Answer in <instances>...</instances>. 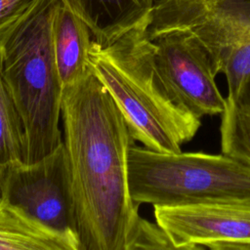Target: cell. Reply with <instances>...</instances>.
I'll list each match as a JSON object with an SVG mask.
<instances>
[{"mask_svg": "<svg viewBox=\"0 0 250 250\" xmlns=\"http://www.w3.org/2000/svg\"><path fill=\"white\" fill-rule=\"evenodd\" d=\"M0 196L80 250L70 170L63 142L44 157L0 167Z\"/></svg>", "mask_w": 250, "mask_h": 250, "instance_id": "obj_5", "label": "cell"}, {"mask_svg": "<svg viewBox=\"0 0 250 250\" xmlns=\"http://www.w3.org/2000/svg\"><path fill=\"white\" fill-rule=\"evenodd\" d=\"M0 250H73L0 196Z\"/></svg>", "mask_w": 250, "mask_h": 250, "instance_id": "obj_11", "label": "cell"}, {"mask_svg": "<svg viewBox=\"0 0 250 250\" xmlns=\"http://www.w3.org/2000/svg\"><path fill=\"white\" fill-rule=\"evenodd\" d=\"M170 30H187L209 52L221 73L229 57L250 42V6L242 0H157L146 33L150 40Z\"/></svg>", "mask_w": 250, "mask_h": 250, "instance_id": "obj_7", "label": "cell"}, {"mask_svg": "<svg viewBox=\"0 0 250 250\" xmlns=\"http://www.w3.org/2000/svg\"><path fill=\"white\" fill-rule=\"evenodd\" d=\"M25 149L21 118L0 65V167L23 161Z\"/></svg>", "mask_w": 250, "mask_h": 250, "instance_id": "obj_13", "label": "cell"}, {"mask_svg": "<svg viewBox=\"0 0 250 250\" xmlns=\"http://www.w3.org/2000/svg\"><path fill=\"white\" fill-rule=\"evenodd\" d=\"M221 114L222 153L250 164V76L236 95L225 98Z\"/></svg>", "mask_w": 250, "mask_h": 250, "instance_id": "obj_12", "label": "cell"}, {"mask_svg": "<svg viewBox=\"0 0 250 250\" xmlns=\"http://www.w3.org/2000/svg\"><path fill=\"white\" fill-rule=\"evenodd\" d=\"M40 0H0V41Z\"/></svg>", "mask_w": 250, "mask_h": 250, "instance_id": "obj_14", "label": "cell"}, {"mask_svg": "<svg viewBox=\"0 0 250 250\" xmlns=\"http://www.w3.org/2000/svg\"><path fill=\"white\" fill-rule=\"evenodd\" d=\"M128 184L137 204L250 205V164L226 154L163 153L133 142Z\"/></svg>", "mask_w": 250, "mask_h": 250, "instance_id": "obj_4", "label": "cell"}, {"mask_svg": "<svg viewBox=\"0 0 250 250\" xmlns=\"http://www.w3.org/2000/svg\"><path fill=\"white\" fill-rule=\"evenodd\" d=\"M174 249L250 250V205L153 206Z\"/></svg>", "mask_w": 250, "mask_h": 250, "instance_id": "obj_8", "label": "cell"}, {"mask_svg": "<svg viewBox=\"0 0 250 250\" xmlns=\"http://www.w3.org/2000/svg\"><path fill=\"white\" fill-rule=\"evenodd\" d=\"M156 74L172 103L201 119L222 113L225 98L216 85L214 62L203 44L187 30H170L152 39Z\"/></svg>", "mask_w": 250, "mask_h": 250, "instance_id": "obj_6", "label": "cell"}, {"mask_svg": "<svg viewBox=\"0 0 250 250\" xmlns=\"http://www.w3.org/2000/svg\"><path fill=\"white\" fill-rule=\"evenodd\" d=\"M62 120L80 250L143 249L154 224L140 216L129 190L135 140L92 69L63 88Z\"/></svg>", "mask_w": 250, "mask_h": 250, "instance_id": "obj_1", "label": "cell"}, {"mask_svg": "<svg viewBox=\"0 0 250 250\" xmlns=\"http://www.w3.org/2000/svg\"><path fill=\"white\" fill-rule=\"evenodd\" d=\"M52 38L57 69L64 88L91 69L93 36L82 19L61 2L53 19Z\"/></svg>", "mask_w": 250, "mask_h": 250, "instance_id": "obj_10", "label": "cell"}, {"mask_svg": "<svg viewBox=\"0 0 250 250\" xmlns=\"http://www.w3.org/2000/svg\"><path fill=\"white\" fill-rule=\"evenodd\" d=\"M89 26L93 39L106 44L149 21L155 0H60Z\"/></svg>", "mask_w": 250, "mask_h": 250, "instance_id": "obj_9", "label": "cell"}, {"mask_svg": "<svg viewBox=\"0 0 250 250\" xmlns=\"http://www.w3.org/2000/svg\"><path fill=\"white\" fill-rule=\"evenodd\" d=\"M60 0H40L0 41V65L24 130L23 161L34 162L62 142L63 87L57 69L52 24Z\"/></svg>", "mask_w": 250, "mask_h": 250, "instance_id": "obj_3", "label": "cell"}, {"mask_svg": "<svg viewBox=\"0 0 250 250\" xmlns=\"http://www.w3.org/2000/svg\"><path fill=\"white\" fill-rule=\"evenodd\" d=\"M148 21L106 44L93 39L91 69L121 111L132 138L152 150L176 154L193 139L201 121L176 106L165 92L153 64Z\"/></svg>", "mask_w": 250, "mask_h": 250, "instance_id": "obj_2", "label": "cell"}]
</instances>
